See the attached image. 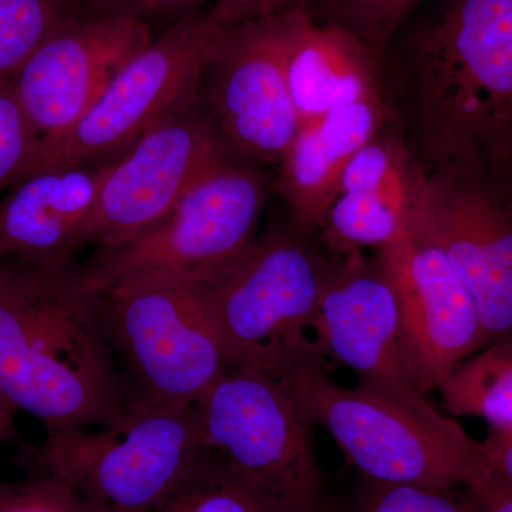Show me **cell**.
<instances>
[{
    "instance_id": "6da1fadb",
    "label": "cell",
    "mask_w": 512,
    "mask_h": 512,
    "mask_svg": "<svg viewBox=\"0 0 512 512\" xmlns=\"http://www.w3.org/2000/svg\"><path fill=\"white\" fill-rule=\"evenodd\" d=\"M379 86L421 174L512 191V0H427L384 50Z\"/></svg>"
},
{
    "instance_id": "83f0119b",
    "label": "cell",
    "mask_w": 512,
    "mask_h": 512,
    "mask_svg": "<svg viewBox=\"0 0 512 512\" xmlns=\"http://www.w3.org/2000/svg\"><path fill=\"white\" fill-rule=\"evenodd\" d=\"M204 0H92L94 9L113 10L128 13L137 18H153V16H185L192 15L190 10L197 8Z\"/></svg>"
},
{
    "instance_id": "30bf717a",
    "label": "cell",
    "mask_w": 512,
    "mask_h": 512,
    "mask_svg": "<svg viewBox=\"0 0 512 512\" xmlns=\"http://www.w3.org/2000/svg\"><path fill=\"white\" fill-rule=\"evenodd\" d=\"M285 13L218 25L200 87L202 109L238 160L278 164L301 127L286 82Z\"/></svg>"
},
{
    "instance_id": "ac0fdd59",
    "label": "cell",
    "mask_w": 512,
    "mask_h": 512,
    "mask_svg": "<svg viewBox=\"0 0 512 512\" xmlns=\"http://www.w3.org/2000/svg\"><path fill=\"white\" fill-rule=\"evenodd\" d=\"M109 163L29 175L0 201V259L62 262L83 247Z\"/></svg>"
},
{
    "instance_id": "e0dca14e",
    "label": "cell",
    "mask_w": 512,
    "mask_h": 512,
    "mask_svg": "<svg viewBox=\"0 0 512 512\" xmlns=\"http://www.w3.org/2000/svg\"><path fill=\"white\" fill-rule=\"evenodd\" d=\"M414 165L394 128L386 126L350 161L323 221L330 252L383 248L407 234Z\"/></svg>"
},
{
    "instance_id": "8992f818",
    "label": "cell",
    "mask_w": 512,
    "mask_h": 512,
    "mask_svg": "<svg viewBox=\"0 0 512 512\" xmlns=\"http://www.w3.org/2000/svg\"><path fill=\"white\" fill-rule=\"evenodd\" d=\"M268 197L258 165L228 156L163 218L86 264L99 289L134 281L205 282L256 238Z\"/></svg>"
},
{
    "instance_id": "8fae6325",
    "label": "cell",
    "mask_w": 512,
    "mask_h": 512,
    "mask_svg": "<svg viewBox=\"0 0 512 512\" xmlns=\"http://www.w3.org/2000/svg\"><path fill=\"white\" fill-rule=\"evenodd\" d=\"M407 232L439 248L476 299L487 343L512 333V191L483 175L414 167Z\"/></svg>"
},
{
    "instance_id": "d4e9b609",
    "label": "cell",
    "mask_w": 512,
    "mask_h": 512,
    "mask_svg": "<svg viewBox=\"0 0 512 512\" xmlns=\"http://www.w3.org/2000/svg\"><path fill=\"white\" fill-rule=\"evenodd\" d=\"M0 512H89L79 497L53 477L26 474L0 480Z\"/></svg>"
},
{
    "instance_id": "ffe728a7",
    "label": "cell",
    "mask_w": 512,
    "mask_h": 512,
    "mask_svg": "<svg viewBox=\"0 0 512 512\" xmlns=\"http://www.w3.org/2000/svg\"><path fill=\"white\" fill-rule=\"evenodd\" d=\"M448 413L512 427V342L491 345L454 367L437 387Z\"/></svg>"
},
{
    "instance_id": "3957f363",
    "label": "cell",
    "mask_w": 512,
    "mask_h": 512,
    "mask_svg": "<svg viewBox=\"0 0 512 512\" xmlns=\"http://www.w3.org/2000/svg\"><path fill=\"white\" fill-rule=\"evenodd\" d=\"M298 232L271 229L205 282L228 369L279 380L325 360L315 338L323 288L336 259Z\"/></svg>"
},
{
    "instance_id": "44dd1931",
    "label": "cell",
    "mask_w": 512,
    "mask_h": 512,
    "mask_svg": "<svg viewBox=\"0 0 512 512\" xmlns=\"http://www.w3.org/2000/svg\"><path fill=\"white\" fill-rule=\"evenodd\" d=\"M93 9L92 0H0V80H10L49 37Z\"/></svg>"
},
{
    "instance_id": "5b68a950",
    "label": "cell",
    "mask_w": 512,
    "mask_h": 512,
    "mask_svg": "<svg viewBox=\"0 0 512 512\" xmlns=\"http://www.w3.org/2000/svg\"><path fill=\"white\" fill-rule=\"evenodd\" d=\"M201 446L272 512H332L313 420L285 383L228 369L198 400Z\"/></svg>"
},
{
    "instance_id": "52a82bcc",
    "label": "cell",
    "mask_w": 512,
    "mask_h": 512,
    "mask_svg": "<svg viewBox=\"0 0 512 512\" xmlns=\"http://www.w3.org/2000/svg\"><path fill=\"white\" fill-rule=\"evenodd\" d=\"M279 382L373 483L448 491L456 484L470 487L490 470L483 444L466 431L437 429L382 396L339 386L325 360L296 367Z\"/></svg>"
},
{
    "instance_id": "7c38bea8",
    "label": "cell",
    "mask_w": 512,
    "mask_h": 512,
    "mask_svg": "<svg viewBox=\"0 0 512 512\" xmlns=\"http://www.w3.org/2000/svg\"><path fill=\"white\" fill-rule=\"evenodd\" d=\"M315 338L323 357L356 373L359 389L437 429L463 430L431 404L410 375L400 348L396 296L377 259L369 261L362 251L338 255L320 298Z\"/></svg>"
},
{
    "instance_id": "7a4b0ae2",
    "label": "cell",
    "mask_w": 512,
    "mask_h": 512,
    "mask_svg": "<svg viewBox=\"0 0 512 512\" xmlns=\"http://www.w3.org/2000/svg\"><path fill=\"white\" fill-rule=\"evenodd\" d=\"M0 389L47 434L119 417L127 390L86 265L0 259Z\"/></svg>"
},
{
    "instance_id": "cb8c5ba5",
    "label": "cell",
    "mask_w": 512,
    "mask_h": 512,
    "mask_svg": "<svg viewBox=\"0 0 512 512\" xmlns=\"http://www.w3.org/2000/svg\"><path fill=\"white\" fill-rule=\"evenodd\" d=\"M37 136L10 80H0V192L18 181L35 153Z\"/></svg>"
},
{
    "instance_id": "603a6c76",
    "label": "cell",
    "mask_w": 512,
    "mask_h": 512,
    "mask_svg": "<svg viewBox=\"0 0 512 512\" xmlns=\"http://www.w3.org/2000/svg\"><path fill=\"white\" fill-rule=\"evenodd\" d=\"M427 0H305L306 13L319 26L349 33L375 57L377 66L390 40Z\"/></svg>"
},
{
    "instance_id": "2e32d148",
    "label": "cell",
    "mask_w": 512,
    "mask_h": 512,
    "mask_svg": "<svg viewBox=\"0 0 512 512\" xmlns=\"http://www.w3.org/2000/svg\"><path fill=\"white\" fill-rule=\"evenodd\" d=\"M387 123L382 94L301 123L275 183L293 231L306 238L320 231L350 161Z\"/></svg>"
},
{
    "instance_id": "5bb4252c",
    "label": "cell",
    "mask_w": 512,
    "mask_h": 512,
    "mask_svg": "<svg viewBox=\"0 0 512 512\" xmlns=\"http://www.w3.org/2000/svg\"><path fill=\"white\" fill-rule=\"evenodd\" d=\"M376 259L396 296L404 362L429 394L487 345L476 299L450 259L409 232L380 248Z\"/></svg>"
},
{
    "instance_id": "f1b7e54d",
    "label": "cell",
    "mask_w": 512,
    "mask_h": 512,
    "mask_svg": "<svg viewBox=\"0 0 512 512\" xmlns=\"http://www.w3.org/2000/svg\"><path fill=\"white\" fill-rule=\"evenodd\" d=\"M481 444L491 474L512 488V427H490L487 437Z\"/></svg>"
},
{
    "instance_id": "d6986e66",
    "label": "cell",
    "mask_w": 512,
    "mask_h": 512,
    "mask_svg": "<svg viewBox=\"0 0 512 512\" xmlns=\"http://www.w3.org/2000/svg\"><path fill=\"white\" fill-rule=\"evenodd\" d=\"M284 66L301 123L380 94L372 53L349 33L316 25L303 6L285 13Z\"/></svg>"
},
{
    "instance_id": "277c9868",
    "label": "cell",
    "mask_w": 512,
    "mask_h": 512,
    "mask_svg": "<svg viewBox=\"0 0 512 512\" xmlns=\"http://www.w3.org/2000/svg\"><path fill=\"white\" fill-rule=\"evenodd\" d=\"M195 406H171L127 393L106 426L47 434L19 451L26 474L66 484L89 512H150L201 453Z\"/></svg>"
},
{
    "instance_id": "ba28073f",
    "label": "cell",
    "mask_w": 512,
    "mask_h": 512,
    "mask_svg": "<svg viewBox=\"0 0 512 512\" xmlns=\"http://www.w3.org/2000/svg\"><path fill=\"white\" fill-rule=\"evenodd\" d=\"M127 393L195 406L228 370L210 299L198 282L134 281L100 289Z\"/></svg>"
},
{
    "instance_id": "1f68e13d",
    "label": "cell",
    "mask_w": 512,
    "mask_h": 512,
    "mask_svg": "<svg viewBox=\"0 0 512 512\" xmlns=\"http://www.w3.org/2000/svg\"><path fill=\"white\" fill-rule=\"evenodd\" d=\"M470 501H471V498H470ZM471 504H473V511H474V512H478V511H477V508H476V505H474L473 501H471Z\"/></svg>"
},
{
    "instance_id": "9a60e30c",
    "label": "cell",
    "mask_w": 512,
    "mask_h": 512,
    "mask_svg": "<svg viewBox=\"0 0 512 512\" xmlns=\"http://www.w3.org/2000/svg\"><path fill=\"white\" fill-rule=\"evenodd\" d=\"M151 42L146 20L94 8L49 37L10 79L37 143L72 126Z\"/></svg>"
},
{
    "instance_id": "f546056e",
    "label": "cell",
    "mask_w": 512,
    "mask_h": 512,
    "mask_svg": "<svg viewBox=\"0 0 512 512\" xmlns=\"http://www.w3.org/2000/svg\"><path fill=\"white\" fill-rule=\"evenodd\" d=\"M467 488L478 512H512V488L498 481L490 470Z\"/></svg>"
},
{
    "instance_id": "4fadbf2b",
    "label": "cell",
    "mask_w": 512,
    "mask_h": 512,
    "mask_svg": "<svg viewBox=\"0 0 512 512\" xmlns=\"http://www.w3.org/2000/svg\"><path fill=\"white\" fill-rule=\"evenodd\" d=\"M228 156L200 96L188 101L154 124L120 160L109 163L83 247H113L140 234Z\"/></svg>"
},
{
    "instance_id": "484cf974",
    "label": "cell",
    "mask_w": 512,
    "mask_h": 512,
    "mask_svg": "<svg viewBox=\"0 0 512 512\" xmlns=\"http://www.w3.org/2000/svg\"><path fill=\"white\" fill-rule=\"evenodd\" d=\"M372 483L355 512H474L470 500L458 503L448 491L412 484Z\"/></svg>"
},
{
    "instance_id": "9c48e42d",
    "label": "cell",
    "mask_w": 512,
    "mask_h": 512,
    "mask_svg": "<svg viewBox=\"0 0 512 512\" xmlns=\"http://www.w3.org/2000/svg\"><path fill=\"white\" fill-rule=\"evenodd\" d=\"M217 30L210 16L188 15L175 22L114 77L72 126L37 143L16 184L40 171L93 164L127 151L154 124L200 96Z\"/></svg>"
},
{
    "instance_id": "4dcf8cb0",
    "label": "cell",
    "mask_w": 512,
    "mask_h": 512,
    "mask_svg": "<svg viewBox=\"0 0 512 512\" xmlns=\"http://www.w3.org/2000/svg\"><path fill=\"white\" fill-rule=\"evenodd\" d=\"M16 404L0 389V446L16 436L15 414L18 412Z\"/></svg>"
},
{
    "instance_id": "7402d4cb",
    "label": "cell",
    "mask_w": 512,
    "mask_h": 512,
    "mask_svg": "<svg viewBox=\"0 0 512 512\" xmlns=\"http://www.w3.org/2000/svg\"><path fill=\"white\" fill-rule=\"evenodd\" d=\"M150 512H272L254 497L217 454L202 448L190 467Z\"/></svg>"
},
{
    "instance_id": "4316f807",
    "label": "cell",
    "mask_w": 512,
    "mask_h": 512,
    "mask_svg": "<svg viewBox=\"0 0 512 512\" xmlns=\"http://www.w3.org/2000/svg\"><path fill=\"white\" fill-rule=\"evenodd\" d=\"M303 5L305 0H215L214 9L208 16L217 25L234 26L281 15Z\"/></svg>"
}]
</instances>
